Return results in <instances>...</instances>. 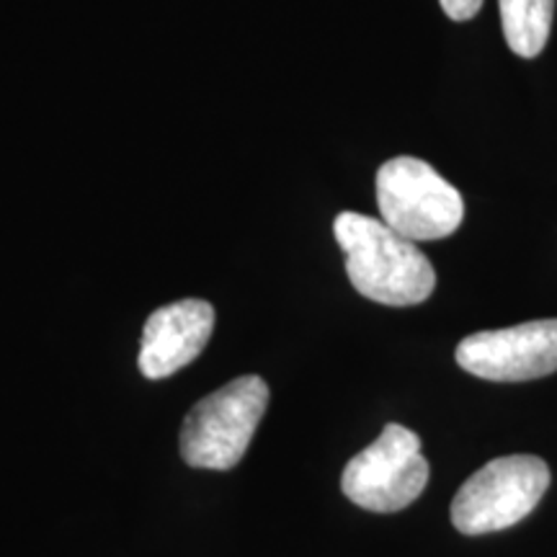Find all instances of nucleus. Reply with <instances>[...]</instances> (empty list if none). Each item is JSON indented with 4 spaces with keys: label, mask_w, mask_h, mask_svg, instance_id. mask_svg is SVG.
I'll list each match as a JSON object with an SVG mask.
<instances>
[{
    "label": "nucleus",
    "mask_w": 557,
    "mask_h": 557,
    "mask_svg": "<svg viewBox=\"0 0 557 557\" xmlns=\"http://www.w3.org/2000/svg\"><path fill=\"white\" fill-rule=\"evenodd\" d=\"M333 235L346 253L348 282L361 297L387 308H413L434 295L436 271L426 253L382 220L341 212Z\"/></svg>",
    "instance_id": "1"
},
{
    "label": "nucleus",
    "mask_w": 557,
    "mask_h": 557,
    "mask_svg": "<svg viewBox=\"0 0 557 557\" xmlns=\"http://www.w3.org/2000/svg\"><path fill=\"white\" fill-rule=\"evenodd\" d=\"M269 406V385L243 374L189 410L181 426V457L199 470H233L246 457Z\"/></svg>",
    "instance_id": "2"
},
{
    "label": "nucleus",
    "mask_w": 557,
    "mask_h": 557,
    "mask_svg": "<svg viewBox=\"0 0 557 557\" xmlns=\"http://www.w3.org/2000/svg\"><path fill=\"white\" fill-rule=\"evenodd\" d=\"M377 207L382 222L413 243L449 238L465 220L462 194L434 165L410 156L380 165Z\"/></svg>",
    "instance_id": "3"
},
{
    "label": "nucleus",
    "mask_w": 557,
    "mask_h": 557,
    "mask_svg": "<svg viewBox=\"0 0 557 557\" xmlns=\"http://www.w3.org/2000/svg\"><path fill=\"white\" fill-rule=\"evenodd\" d=\"M549 487V468L534 455H508L465 480L451 500V524L468 537L504 532L519 524Z\"/></svg>",
    "instance_id": "4"
},
{
    "label": "nucleus",
    "mask_w": 557,
    "mask_h": 557,
    "mask_svg": "<svg viewBox=\"0 0 557 557\" xmlns=\"http://www.w3.org/2000/svg\"><path fill=\"white\" fill-rule=\"evenodd\" d=\"M421 438L400 423H387L377 442L361 449L341 475L344 496L372 513H395L413 504L429 483Z\"/></svg>",
    "instance_id": "5"
},
{
    "label": "nucleus",
    "mask_w": 557,
    "mask_h": 557,
    "mask_svg": "<svg viewBox=\"0 0 557 557\" xmlns=\"http://www.w3.org/2000/svg\"><path fill=\"white\" fill-rule=\"evenodd\" d=\"M457 364L491 382H527L557 372V318L480 331L459 341Z\"/></svg>",
    "instance_id": "6"
},
{
    "label": "nucleus",
    "mask_w": 557,
    "mask_h": 557,
    "mask_svg": "<svg viewBox=\"0 0 557 557\" xmlns=\"http://www.w3.org/2000/svg\"><path fill=\"white\" fill-rule=\"evenodd\" d=\"M214 331V308L207 299H178L145 320L139 372L165 380L189 367L205 351Z\"/></svg>",
    "instance_id": "7"
},
{
    "label": "nucleus",
    "mask_w": 557,
    "mask_h": 557,
    "mask_svg": "<svg viewBox=\"0 0 557 557\" xmlns=\"http://www.w3.org/2000/svg\"><path fill=\"white\" fill-rule=\"evenodd\" d=\"M508 50L532 60L545 50L553 29L555 0H498Z\"/></svg>",
    "instance_id": "8"
},
{
    "label": "nucleus",
    "mask_w": 557,
    "mask_h": 557,
    "mask_svg": "<svg viewBox=\"0 0 557 557\" xmlns=\"http://www.w3.org/2000/svg\"><path fill=\"white\" fill-rule=\"evenodd\" d=\"M438 3L451 21H470L483 9V0H438Z\"/></svg>",
    "instance_id": "9"
}]
</instances>
